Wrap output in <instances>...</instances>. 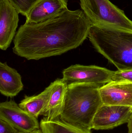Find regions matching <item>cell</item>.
I'll list each match as a JSON object with an SVG mask.
<instances>
[{"instance_id": "8fae6325", "label": "cell", "mask_w": 132, "mask_h": 133, "mask_svg": "<svg viewBox=\"0 0 132 133\" xmlns=\"http://www.w3.org/2000/svg\"><path fill=\"white\" fill-rule=\"evenodd\" d=\"M52 90L48 104L41 115L48 120L59 117L63 108L68 84L63 79L51 83Z\"/></svg>"}, {"instance_id": "30bf717a", "label": "cell", "mask_w": 132, "mask_h": 133, "mask_svg": "<svg viewBox=\"0 0 132 133\" xmlns=\"http://www.w3.org/2000/svg\"><path fill=\"white\" fill-rule=\"evenodd\" d=\"M67 0H40L26 16L27 23H38L50 19L67 9Z\"/></svg>"}, {"instance_id": "4fadbf2b", "label": "cell", "mask_w": 132, "mask_h": 133, "mask_svg": "<svg viewBox=\"0 0 132 133\" xmlns=\"http://www.w3.org/2000/svg\"><path fill=\"white\" fill-rule=\"evenodd\" d=\"M52 90V84H50L40 94L32 96L25 95L19 104L22 110L33 117L37 119L41 115L49 102Z\"/></svg>"}, {"instance_id": "9c48e42d", "label": "cell", "mask_w": 132, "mask_h": 133, "mask_svg": "<svg viewBox=\"0 0 132 133\" xmlns=\"http://www.w3.org/2000/svg\"><path fill=\"white\" fill-rule=\"evenodd\" d=\"M19 13L7 0H0V49L10 46L16 34Z\"/></svg>"}, {"instance_id": "ac0fdd59", "label": "cell", "mask_w": 132, "mask_h": 133, "mask_svg": "<svg viewBox=\"0 0 132 133\" xmlns=\"http://www.w3.org/2000/svg\"><path fill=\"white\" fill-rule=\"evenodd\" d=\"M128 123V133H132V115Z\"/></svg>"}, {"instance_id": "277c9868", "label": "cell", "mask_w": 132, "mask_h": 133, "mask_svg": "<svg viewBox=\"0 0 132 133\" xmlns=\"http://www.w3.org/2000/svg\"><path fill=\"white\" fill-rule=\"evenodd\" d=\"M92 26L132 32V21L109 0H80Z\"/></svg>"}, {"instance_id": "7a4b0ae2", "label": "cell", "mask_w": 132, "mask_h": 133, "mask_svg": "<svg viewBox=\"0 0 132 133\" xmlns=\"http://www.w3.org/2000/svg\"><path fill=\"white\" fill-rule=\"evenodd\" d=\"M100 87L90 84H68L60 119L91 130L94 117L103 104L99 92Z\"/></svg>"}, {"instance_id": "e0dca14e", "label": "cell", "mask_w": 132, "mask_h": 133, "mask_svg": "<svg viewBox=\"0 0 132 133\" xmlns=\"http://www.w3.org/2000/svg\"><path fill=\"white\" fill-rule=\"evenodd\" d=\"M0 133H22L5 121L0 119Z\"/></svg>"}, {"instance_id": "5b68a950", "label": "cell", "mask_w": 132, "mask_h": 133, "mask_svg": "<svg viewBox=\"0 0 132 133\" xmlns=\"http://www.w3.org/2000/svg\"><path fill=\"white\" fill-rule=\"evenodd\" d=\"M114 71L95 65L75 64L64 69L62 79L67 84L87 83L103 86L112 81Z\"/></svg>"}, {"instance_id": "6da1fadb", "label": "cell", "mask_w": 132, "mask_h": 133, "mask_svg": "<svg viewBox=\"0 0 132 133\" xmlns=\"http://www.w3.org/2000/svg\"><path fill=\"white\" fill-rule=\"evenodd\" d=\"M91 26L82 10L67 9L44 22L21 26L13 40L12 51L28 60L61 55L81 45Z\"/></svg>"}, {"instance_id": "d6986e66", "label": "cell", "mask_w": 132, "mask_h": 133, "mask_svg": "<svg viewBox=\"0 0 132 133\" xmlns=\"http://www.w3.org/2000/svg\"><path fill=\"white\" fill-rule=\"evenodd\" d=\"M30 133H43L41 129H36L34 131H32Z\"/></svg>"}, {"instance_id": "ba28073f", "label": "cell", "mask_w": 132, "mask_h": 133, "mask_svg": "<svg viewBox=\"0 0 132 133\" xmlns=\"http://www.w3.org/2000/svg\"><path fill=\"white\" fill-rule=\"evenodd\" d=\"M99 92L103 104L132 107V83L112 81Z\"/></svg>"}, {"instance_id": "5bb4252c", "label": "cell", "mask_w": 132, "mask_h": 133, "mask_svg": "<svg viewBox=\"0 0 132 133\" xmlns=\"http://www.w3.org/2000/svg\"><path fill=\"white\" fill-rule=\"evenodd\" d=\"M40 125L43 133H92L91 130L67 122L60 117L52 120L43 117Z\"/></svg>"}, {"instance_id": "52a82bcc", "label": "cell", "mask_w": 132, "mask_h": 133, "mask_svg": "<svg viewBox=\"0 0 132 133\" xmlns=\"http://www.w3.org/2000/svg\"><path fill=\"white\" fill-rule=\"evenodd\" d=\"M0 119L22 133H30L40 128L37 119L22 110L13 100L1 103Z\"/></svg>"}, {"instance_id": "7c38bea8", "label": "cell", "mask_w": 132, "mask_h": 133, "mask_svg": "<svg viewBox=\"0 0 132 133\" xmlns=\"http://www.w3.org/2000/svg\"><path fill=\"white\" fill-rule=\"evenodd\" d=\"M21 75L6 62H0V92L5 97L17 96L23 89Z\"/></svg>"}, {"instance_id": "8992f818", "label": "cell", "mask_w": 132, "mask_h": 133, "mask_svg": "<svg viewBox=\"0 0 132 133\" xmlns=\"http://www.w3.org/2000/svg\"><path fill=\"white\" fill-rule=\"evenodd\" d=\"M132 115V107L103 104L95 114L91 129L106 130L128 123Z\"/></svg>"}, {"instance_id": "9a60e30c", "label": "cell", "mask_w": 132, "mask_h": 133, "mask_svg": "<svg viewBox=\"0 0 132 133\" xmlns=\"http://www.w3.org/2000/svg\"><path fill=\"white\" fill-rule=\"evenodd\" d=\"M19 13L26 17L40 0H7Z\"/></svg>"}, {"instance_id": "2e32d148", "label": "cell", "mask_w": 132, "mask_h": 133, "mask_svg": "<svg viewBox=\"0 0 132 133\" xmlns=\"http://www.w3.org/2000/svg\"><path fill=\"white\" fill-rule=\"evenodd\" d=\"M112 81L132 83V70L114 71L112 76Z\"/></svg>"}, {"instance_id": "3957f363", "label": "cell", "mask_w": 132, "mask_h": 133, "mask_svg": "<svg viewBox=\"0 0 132 133\" xmlns=\"http://www.w3.org/2000/svg\"><path fill=\"white\" fill-rule=\"evenodd\" d=\"M88 37L118 70H132V32L92 26Z\"/></svg>"}]
</instances>
